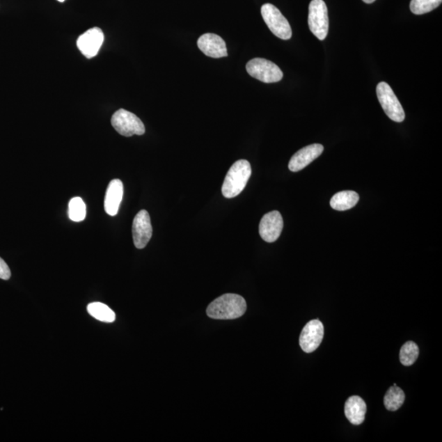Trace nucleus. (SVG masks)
<instances>
[{"label": "nucleus", "mask_w": 442, "mask_h": 442, "mask_svg": "<svg viewBox=\"0 0 442 442\" xmlns=\"http://www.w3.org/2000/svg\"><path fill=\"white\" fill-rule=\"evenodd\" d=\"M246 310L243 297L226 293L214 300L207 309L209 317L216 319H235L242 317Z\"/></svg>", "instance_id": "f257e3e1"}, {"label": "nucleus", "mask_w": 442, "mask_h": 442, "mask_svg": "<svg viewBox=\"0 0 442 442\" xmlns=\"http://www.w3.org/2000/svg\"><path fill=\"white\" fill-rule=\"evenodd\" d=\"M252 166L246 160H239L230 167L226 176L224 184L222 185V194L226 198L238 196L248 184Z\"/></svg>", "instance_id": "f03ea898"}, {"label": "nucleus", "mask_w": 442, "mask_h": 442, "mask_svg": "<svg viewBox=\"0 0 442 442\" xmlns=\"http://www.w3.org/2000/svg\"><path fill=\"white\" fill-rule=\"evenodd\" d=\"M377 97L386 115L395 123H402L406 118L401 102L393 88L386 82H380L376 88Z\"/></svg>", "instance_id": "7ed1b4c3"}, {"label": "nucleus", "mask_w": 442, "mask_h": 442, "mask_svg": "<svg viewBox=\"0 0 442 442\" xmlns=\"http://www.w3.org/2000/svg\"><path fill=\"white\" fill-rule=\"evenodd\" d=\"M262 15L265 24L274 35L281 40L291 39L292 31L290 22L276 6L271 3L264 4Z\"/></svg>", "instance_id": "20e7f679"}, {"label": "nucleus", "mask_w": 442, "mask_h": 442, "mask_svg": "<svg viewBox=\"0 0 442 442\" xmlns=\"http://www.w3.org/2000/svg\"><path fill=\"white\" fill-rule=\"evenodd\" d=\"M111 125L120 134L125 137L143 136L145 127L136 115L125 109L116 111L111 118Z\"/></svg>", "instance_id": "39448f33"}, {"label": "nucleus", "mask_w": 442, "mask_h": 442, "mask_svg": "<svg viewBox=\"0 0 442 442\" xmlns=\"http://www.w3.org/2000/svg\"><path fill=\"white\" fill-rule=\"evenodd\" d=\"M308 25L313 35L319 40L326 38L329 33V15L324 0H313L309 6Z\"/></svg>", "instance_id": "423d86ee"}, {"label": "nucleus", "mask_w": 442, "mask_h": 442, "mask_svg": "<svg viewBox=\"0 0 442 442\" xmlns=\"http://www.w3.org/2000/svg\"><path fill=\"white\" fill-rule=\"evenodd\" d=\"M246 72L249 75L264 83L281 81L283 74L276 63L265 58H253L246 63Z\"/></svg>", "instance_id": "0eeeda50"}, {"label": "nucleus", "mask_w": 442, "mask_h": 442, "mask_svg": "<svg viewBox=\"0 0 442 442\" xmlns=\"http://www.w3.org/2000/svg\"><path fill=\"white\" fill-rule=\"evenodd\" d=\"M324 325L319 319L310 320L307 323L300 335V346L306 353L313 352L323 341Z\"/></svg>", "instance_id": "6e6552de"}, {"label": "nucleus", "mask_w": 442, "mask_h": 442, "mask_svg": "<svg viewBox=\"0 0 442 442\" xmlns=\"http://www.w3.org/2000/svg\"><path fill=\"white\" fill-rule=\"evenodd\" d=\"M132 232L134 246L138 249L145 248L152 235L151 219L147 211L142 210L134 217Z\"/></svg>", "instance_id": "1a4fd4ad"}, {"label": "nucleus", "mask_w": 442, "mask_h": 442, "mask_svg": "<svg viewBox=\"0 0 442 442\" xmlns=\"http://www.w3.org/2000/svg\"><path fill=\"white\" fill-rule=\"evenodd\" d=\"M283 228L281 214L273 211L265 214L260 222L259 232L262 239L267 243H274L281 236Z\"/></svg>", "instance_id": "9d476101"}, {"label": "nucleus", "mask_w": 442, "mask_h": 442, "mask_svg": "<svg viewBox=\"0 0 442 442\" xmlns=\"http://www.w3.org/2000/svg\"><path fill=\"white\" fill-rule=\"evenodd\" d=\"M104 40V32L100 28L94 27L79 37L77 47L87 58H92L99 53Z\"/></svg>", "instance_id": "9b49d317"}, {"label": "nucleus", "mask_w": 442, "mask_h": 442, "mask_svg": "<svg viewBox=\"0 0 442 442\" xmlns=\"http://www.w3.org/2000/svg\"><path fill=\"white\" fill-rule=\"evenodd\" d=\"M324 152V146L319 143L311 144L301 148L293 155L288 164V168L292 172L303 170L311 162L318 158Z\"/></svg>", "instance_id": "f8f14e48"}, {"label": "nucleus", "mask_w": 442, "mask_h": 442, "mask_svg": "<svg viewBox=\"0 0 442 442\" xmlns=\"http://www.w3.org/2000/svg\"><path fill=\"white\" fill-rule=\"evenodd\" d=\"M198 46L205 55L210 58H220L228 56L225 40L215 34L207 33L200 36Z\"/></svg>", "instance_id": "ddd939ff"}, {"label": "nucleus", "mask_w": 442, "mask_h": 442, "mask_svg": "<svg viewBox=\"0 0 442 442\" xmlns=\"http://www.w3.org/2000/svg\"><path fill=\"white\" fill-rule=\"evenodd\" d=\"M124 188L120 180H111L109 184L104 199V209L106 214L114 216L118 213L120 203L123 198Z\"/></svg>", "instance_id": "4468645a"}, {"label": "nucleus", "mask_w": 442, "mask_h": 442, "mask_svg": "<svg viewBox=\"0 0 442 442\" xmlns=\"http://www.w3.org/2000/svg\"><path fill=\"white\" fill-rule=\"evenodd\" d=\"M367 406L364 400L353 395L349 397L345 404V416L354 425H361L365 421Z\"/></svg>", "instance_id": "2eb2a0df"}, {"label": "nucleus", "mask_w": 442, "mask_h": 442, "mask_svg": "<svg viewBox=\"0 0 442 442\" xmlns=\"http://www.w3.org/2000/svg\"><path fill=\"white\" fill-rule=\"evenodd\" d=\"M359 195L354 191H342V192L333 195L331 201H330V206L334 210L347 211L355 207L359 202Z\"/></svg>", "instance_id": "dca6fc26"}, {"label": "nucleus", "mask_w": 442, "mask_h": 442, "mask_svg": "<svg viewBox=\"0 0 442 442\" xmlns=\"http://www.w3.org/2000/svg\"><path fill=\"white\" fill-rule=\"evenodd\" d=\"M87 310L92 317L104 323H113L116 319V314L109 306L101 302H93L87 306Z\"/></svg>", "instance_id": "f3484780"}, {"label": "nucleus", "mask_w": 442, "mask_h": 442, "mask_svg": "<svg viewBox=\"0 0 442 442\" xmlns=\"http://www.w3.org/2000/svg\"><path fill=\"white\" fill-rule=\"evenodd\" d=\"M404 400H406V395L403 390L397 386H393L385 394L384 406L389 411H397L402 407Z\"/></svg>", "instance_id": "a211bd4d"}, {"label": "nucleus", "mask_w": 442, "mask_h": 442, "mask_svg": "<svg viewBox=\"0 0 442 442\" xmlns=\"http://www.w3.org/2000/svg\"><path fill=\"white\" fill-rule=\"evenodd\" d=\"M420 355V348L413 342H407L404 344L400 351V361L404 366H411L415 364Z\"/></svg>", "instance_id": "6ab92c4d"}, {"label": "nucleus", "mask_w": 442, "mask_h": 442, "mask_svg": "<svg viewBox=\"0 0 442 442\" xmlns=\"http://www.w3.org/2000/svg\"><path fill=\"white\" fill-rule=\"evenodd\" d=\"M69 218L72 221L80 222L86 216V206L81 198H73L68 205Z\"/></svg>", "instance_id": "aec40b11"}, {"label": "nucleus", "mask_w": 442, "mask_h": 442, "mask_svg": "<svg viewBox=\"0 0 442 442\" xmlns=\"http://www.w3.org/2000/svg\"><path fill=\"white\" fill-rule=\"evenodd\" d=\"M442 0H411V11L416 15H422L434 10L441 6Z\"/></svg>", "instance_id": "412c9836"}, {"label": "nucleus", "mask_w": 442, "mask_h": 442, "mask_svg": "<svg viewBox=\"0 0 442 442\" xmlns=\"http://www.w3.org/2000/svg\"><path fill=\"white\" fill-rule=\"evenodd\" d=\"M11 277L10 269L4 260L0 258V278L8 281Z\"/></svg>", "instance_id": "4be33fe9"}, {"label": "nucleus", "mask_w": 442, "mask_h": 442, "mask_svg": "<svg viewBox=\"0 0 442 442\" xmlns=\"http://www.w3.org/2000/svg\"><path fill=\"white\" fill-rule=\"evenodd\" d=\"M362 1L365 2V3H373L376 1V0H362Z\"/></svg>", "instance_id": "5701e85b"}, {"label": "nucleus", "mask_w": 442, "mask_h": 442, "mask_svg": "<svg viewBox=\"0 0 442 442\" xmlns=\"http://www.w3.org/2000/svg\"><path fill=\"white\" fill-rule=\"evenodd\" d=\"M58 1L63 3L65 1V0H58Z\"/></svg>", "instance_id": "b1692460"}]
</instances>
